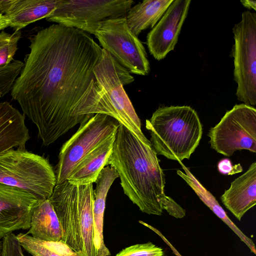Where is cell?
I'll return each instance as SVG.
<instances>
[{"mask_svg":"<svg viewBox=\"0 0 256 256\" xmlns=\"http://www.w3.org/2000/svg\"><path fill=\"white\" fill-rule=\"evenodd\" d=\"M10 95L36 126L44 146L87 120L100 99L94 72L103 49L88 34L53 24L30 36Z\"/></svg>","mask_w":256,"mask_h":256,"instance_id":"obj_1","label":"cell"},{"mask_svg":"<svg viewBox=\"0 0 256 256\" xmlns=\"http://www.w3.org/2000/svg\"><path fill=\"white\" fill-rule=\"evenodd\" d=\"M108 165L117 172L124 194L142 212L162 214L167 197L165 175L152 144L142 142L120 124Z\"/></svg>","mask_w":256,"mask_h":256,"instance_id":"obj_2","label":"cell"},{"mask_svg":"<svg viewBox=\"0 0 256 256\" xmlns=\"http://www.w3.org/2000/svg\"><path fill=\"white\" fill-rule=\"evenodd\" d=\"M93 184H56L49 198L64 232L62 242L80 256H96L94 240Z\"/></svg>","mask_w":256,"mask_h":256,"instance_id":"obj_3","label":"cell"},{"mask_svg":"<svg viewBox=\"0 0 256 256\" xmlns=\"http://www.w3.org/2000/svg\"><path fill=\"white\" fill-rule=\"evenodd\" d=\"M146 128L156 154L178 162L190 158L202 134L196 112L187 106L159 108L146 120Z\"/></svg>","mask_w":256,"mask_h":256,"instance_id":"obj_4","label":"cell"},{"mask_svg":"<svg viewBox=\"0 0 256 256\" xmlns=\"http://www.w3.org/2000/svg\"><path fill=\"white\" fill-rule=\"evenodd\" d=\"M94 72L101 92L92 114H101L116 120L139 140L152 144L141 129V123L124 86L134 78L129 72L103 49L102 56Z\"/></svg>","mask_w":256,"mask_h":256,"instance_id":"obj_5","label":"cell"},{"mask_svg":"<svg viewBox=\"0 0 256 256\" xmlns=\"http://www.w3.org/2000/svg\"><path fill=\"white\" fill-rule=\"evenodd\" d=\"M0 183L22 189L42 200L50 198L56 180L47 158L17 148L0 154Z\"/></svg>","mask_w":256,"mask_h":256,"instance_id":"obj_6","label":"cell"},{"mask_svg":"<svg viewBox=\"0 0 256 256\" xmlns=\"http://www.w3.org/2000/svg\"><path fill=\"white\" fill-rule=\"evenodd\" d=\"M234 80L238 100L250 106L256 104V14L244 11L241 20L232 28Z\"/></svg>","mask_w":256,"mask_h":256,"instance_id":"obj_7","label":"cell"},{"mask_svg":"<svg viewBox=\"0 0 256 256\" xmlns=\"http://www.w3.org/2000/svg\"><path fill=\"white\" fill-rule=\"evenodd\" d=\"M134 3L132 0H60L46 20L94 35L101 22L125 16Z\"/></svg>","mask_w":256,"mask_h":256,"instance_id":"obj_8","label":"cell"},{"mask_svg":"<svg viewBox=\"0 0 256 256\" xmlns=\"http://www.w3.org/2000/svg\"><path fill=\"white\" fill-rule=\"evenodd\" d=\"M120 124L112 117L96 114L80 124L76 133L62 146L55 174L62 183L79 162L97 146L114 135Z\"/></svg>","mask_w":256,"mask_h":256,"instance_id":"obj_9","label":"cell"},{"mask_svg":"<svg viewBox=\"0 0 256 256\" xmlns=\"http://www.w3.org/2000/svg\"><path fill=\"white\" fill-rule=\"evenodd\" d=\"M94 36L102 48L130 74L146 76L150 73L146 49L129 29L125 16L101 22Z\"/></svg>","mask_w":256,"mask_h":256,"instance_id":"obj_10","label":"cell"},{"mask_svg":"<svg viewBox=\"0 0 256 256\" xmlns=\"http://www.w3.org/2000/svg\"><path fill=\"white\" fill-rule=\"evenodd\" d=\"M208 136L211 148L224 156L242 150L256 153V108L244 104L234 105L210 128Z\"/></svg>","mask_w":256,"mask_h":256,"instance_id":"obj_11","label":"cell"},{"mask_svg":"<svg viewBox=\"0 0 256 256\" xmlns=\"http://www.w3.org/2000/svg\"><path fill=\"white\" fill-rule=\"evenodd\" d=\"M191 0H173L162 17L148 33L146 44L156 60L164 59L173 50L188 16Z\"/></svg>","mask_w":256,"mask_h":256,"instance_id":"obj_12","label":"cell"},{"mask_svg":"<svg viewBox=\"0 0 256 256\" xmlns=\"http://www.w3.org/2000/svg\"><path fill=\"white\" fill-rule=\"evenodd\" d=\"M39 201L22 189L0 183V240L16 230L30 228L32 210Z\"/></svg>","mask_w":256,"mask_h":256,"instance_id":"obj_13","label":"cell"},{"mask_svg":"<svg viewBox=\"0 0 256 256\" xmlns=\"http://www.w3.org/2000/svg\"><path fill=\"white\" fill-rule=\"evenodd\" d=\"M222 204L240 220L244 214L256 204V162L230 184L220 197Z\"/></svg>","mask_w":256,"mask_h":256,"instance_id":"obj_14","label":"cell"},{"mask_svg":"<svg viewBox=\"0 0 256 256\" xmlns=\"http://www.w3.org/2000/svg\"><path fill=\"white\" fill-rule=\"evenodd\" d=\"M118 178V175L115 169L107 166L102 170L95 182L96 187L93 191L92 214L94 240L96 256L110 255V250L104 242V216L108 192Z\"/></svg>","mask_w":256,"mask_h":256,"instance_id":"obj_15","label":"cell"},{"mask_svg":"<svg viewBox=\"0 0 256 256\" xmlns=\"http://www.w3.org/2000/svg\"><path fill=\"white\" fill-rule=\"evenodd\" d=\"M25 117L9 102H0V154L14 148H26L30 136Z\"/></svg>","mask_w":256,"mask_h":256,"instance_id":"obj_16","label":"cell"},{"mask_svg":"<svg viewBox=\"0 0 256 256\" xmlns=\"http://www.w3.org/2000/svg\"><path fill=\"white\" fill-rule=\"evenodd\" d=\"M115 134L97 146L85 156L70 172L66 180L76 185L95 182L102 170L107 166Z\"/></svg>","mask_w":256,"mask_h":256,"instance_id":"obj_17","label":"cell"},{"mask_svg":"<svg viewBox=\"0 0 256 256\" xmlns=\"http://www.w3.org/2000/svg\"><path fill=\"white\" fill-rule=\"evenodd\" d=\"M60 0H14L5 16L14 32L30 24L48 18L55 10Z\"/></svg>","mask_w":256,"mask_h":256,"instance_id":"obj_18","label":"cell"},{"mask_svg":"<svg viewBox=\"0 0 256 256\" xmlns=\"http://www.w3.org/2000/svg\"><path fill=\"white\" fill-rule=\"evenodd\" d=\"M28 234L45 241L63 240L64 232L49 199L40 200L31 216Z\"/></svg>","mask_w":256,"mask_h":256,"instance_id":"obj_19","label":"cell"},{"mask_svg":"<svg viewBox=\"0 0 256 256\" xmlns=\"http://www.w3.org/2000/svg\"><path fill=\"white\" fill-rule=\"evenodd\" d=\"M173 0H146L132 7L125 16L130 30L136 36L152 28Z\"/></svg>","mask_w":256,"mask_h":256,"instance_id":"obj_20","label":"cell"},{"mask_svg":"<svg viewBox=\"0 0 256 256\" xmlns=\"http://www.w3.org/2000/svg\"><path fill=\"white\" fill-rule=\"evenodd\" d=\"M181 164L185 173L178 170L177 174L193 190L203 202L236 234L252 252L256 254V248L252 240L242 233L230 220L214 196L203 186L188 168L182 164Z\"/></svg>","mask_w":256,"mask_h":256,"instance_id":"obj_21","label":"cell"},{"mask_svg":"<svg viewBox=\"0 0 256 256\" xmlns=\"http://www.w3.org/2000/svg\"><path fill=\"white\" fill-rule=\"evenodd\" d=\"M21 246L32 256H80L62 241H45L29 234L16 236Z\"/></svg>","mask_w":256,"mask_h":256,"instance_id":"obj_22","label":"cell"},{"mask_svg":"<svg viewBox=\"0 0 256 256\" xmlns=\"http://www.w3.org/2000/svg\"><path fill=\"white\" fill-rule=\"evenodd\" d=\"M22 37L20 31L9 34L0 32V67L11 63L18 49V43Z\"/></svg>","mask_w":256,"mask_h":256,"instance_id":"obj_23","label":"cell"},{"mask_svg":"<svg viewBox=\"0 0 256 256\" xmlns=\"http://www.w3.org/2000/svg\"><path fill=\"white\" fill-rule=\"evenodd\" d=\"M116 256H164V251L161 248L148 242L127 247Z\"/></svg>","mask_w":256,"mask_h":256,"instance_id":"obj_24","label":"cell"},{"mask_svg":"<svg viewBox=\"0 0 256 256\" xmlns=\"http://www.w3.org/2000/svg\"><path fill=\"white\" fill-rule=\"evenodd\" d=\"M22 248L16 235L12 233L2 238L0 256H26Z\"/></svg>","mask_w":256,"mask_h":256,"instance_id":"obj_25","label":"cell"},{"mask_svg":"<svg viewBox=\"0 0 256 256\" xmlns=\"http://www.w3.org/2000/svg\"><path fill=\"white\" fill-rule=\"evenodd\" d=\"M164 210H166L170 216L178 218H184L186 211L172 198L167 196L164 204Z\"/></svg>","mask_w":256,"mask_h":256,"instance_id":"obj_26","label":"cell"},{"mask_svg":"<svg viewBox=\"0 0 256 256\" xmlns=\"http://www.w3.org/2000/svg\"><path fill=\"white\" fill-rule=\"evenodd\" d=\"M218 172L223 174L232 175L242 171L240 164L233 166L228 158L220 160L218 164Z\"/></svg>","mask_w":256,"mask_h":256,"instance_id":"obj_27","label":"cell"},{"mask_svg":"<svg viewBox=\"0 0 256 256\" xmlns=\"http://www.w3.org/2000/svg\"><path fill=\"white\" fill-rule=\"evenodd\" d=\"M14 1V0H0V14L5 15Z\"/></svg>","mask_w":256,"mask_h":256,"instance_id":"obj_28","label":"cell"},{"mask_svg":"<svg viewBox=\"0 0 256 256\" xmlns=\"http://www.w3.org/2000/svg\"><path fill=\"white\" fill-rule=\"evenodd\" d=\"M242 5L246 8L249 10L253 9L256 10V1L255 0H240Z\"/></svg>","mask_w":256,"mask_h":256,"instance_id":"obj_29","label":"cell"},{"mask_svg":"<svg viewBox=\"0 0 256 256\" xmlns=\"http://www.w3.org/2000/svg\"><path fill=\"white\" fill-rule=\"evenodd\" d=\"M10 26V22L5 15L0 14V30Z\"/></svg>","mask_w":256,"mask_h":256,"instance_id":"obj_30","label":"cell"},{"mask_svg":"<svg viewBox=\"0 0 256 256\" xmlns=\"http://www.w3.org/2000/svg\"><path fill=\"white\" fill-rule=\"evenodd\" d=\"M2 240H0V256L1 254V252H2Z\"/></svg>","mask_w":256,"mask_h":256,"instance_id":"obj_31","label":"cell"},{"mask_svg":"<svg viewBox=\"0 0 256 256\" xmlns=\"http://www.w3.org/2000/svg\"><path fill=\"white\" fill-rule=\"evenodd\" d=\"M2 97V94L0 93V98Z\"/></svg>","mask_w":256,"mask_h":256,"instance_id":"obj_32","label":"cell"}]
</instances>
